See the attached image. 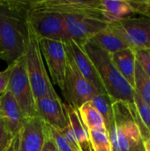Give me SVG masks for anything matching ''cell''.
<instances>
[{"label":"cell","mask_w":150,"mask_h":151,"mask_svg":"<svg viewBox=\"0 0 150 151\" xmlns=\"http://www.w3.org/2000/svg\"><path fill=\"white\" fill-rule=\"evenodd\" d=\"M133 102L141 120L150 132V106L135 91L133 94Z\"/></svg>","instance_id":"24"},{"label":"cell","mask_w":150,"mask_h":151,"mask_svg":"<svg viewBox=\"0 0 150 151\" xmlns=\"http://www.w3.org/2000/svg\"><path fill=\"white\" fill-rule=\"evenodd\" d=\"M7 90L17 101L26 119L36 115L35 99L28 80L23 56L12 63V70Z\"/></svg>","instance_id":"5"},{"label":"cell","mask_w":150,"mask_h":151,"mask_svg":"<svg viewBox=\"0 0 150 151\" xmlns=\"http://www.w3.org/2000/svg\"><path fill=\"white\" fill-rule=\"evenodd\" d=\"M82 49L95 65L105 92L112 102L134 104V89L116 68L111 61V54L91 42H88Z\"/></svg>","instance_id":"2"},{"label":"cell","mask_w":150,"mask_h":151,"mask_svg":"<svg viewBox=\"0 0 150 151\" xmlns=\"http://www.w3.org/2000/svg\"><path fill=\"white\" fill-rule=\"evenodd\" d=\"M27 22L39 39H50L64 43L70 40L66 34L64 16L58 12L34 9L28 13Z\"/></svg>","instance_id":"7"},{"label":"cell","mask_w":150,"mask_h":151,"mask_svg":"<svg viewBox=\"0 0 150 151\" xmlns=\"http://www.w3.org/2000/svg\"><path fill=\"white\" fill-rule=\"evenodd\" d=\"M11 70H12V64L8 65V66L4 71L0 72V97L7 91Z\"/></svg>","instance_id":"27"},{"label":"cell","mask_w":150,"mask_h":151,"mask_svg":"<svg viewBox=\"0 0 150 151\" xmlns=\"http://www.w3.org/2000/svg\"><path fill=\"white\" fill-rule=\"evenodd\" d=\"M144 150L145 151H150V137L144 142Z\"/></svg>","instance_id":"30"},{"label":"cell","mask_w":150,"mask_h":151,"mask_svg":"<svg viewBox=\"0 0 150 151\" xmlns=\"http://www.w3.org/2000/svg\"><path fill=\"white\" fill-rule=\"evenodd\" d=\"M147 51H148V52H149V53L150 54V50H147Z\"/></svg>","instance_id":"33"},{"label":"cell","mask_w":150,"mask_h":151,"mask_svg":"<svg viewBox=\"0 0 150 151\" xmlns=\"http://www.w3.org/2000/svg\"><path fill=\"white\" fill-rule=\"evenodd\" d=\"M100 0H41L34 1V9L58 12L63 15H85L103 20Z\"/></svg>","instance_id":"11"},{"label":"cell","mask_w":150,"mask_h":151,"mask_svg":"<svg viewBox=\"0 0 150 151\" xmlns=\"http://www.w3.org/2000/svg\"><path fill=\"white\" fill-rule=\"evenodd\" d=\"M89 102L102 115V117L104 120L105 127H106V129H108L113 121V109H112L113 102H112V100L110 98V96L107 94L98 93V94L95 95Z\"/></svg>","instance_id":"20"},{"label":"cell","mask_w":150,"mask_h":151,"mask_svg":"<svg viewBox=\"0 0 150 151\" xmlns=\"http://www.w3.org/2000/svg\"><path fill=\"white\" fill-rule=\"evenodd\" d=\"M39 43L50 81L62 89L68 61L65 44L60 41L44 38L39 39Z\"/></svg>","instance_id":"9"},{"label":"cell","mask_w":150,"mask_h":151,"mask_svg":"<svg viewBox=\"0 0 150 151\" xmlns=\"http://www.w3.org/2000/svg\"><path fill=\"white\" fill-rule=\"evenodd\" d=\"M42 151H59L57 150V148L55 146V144L48 138H46V141L44 142V145L42 149Z\"/></svg>","instance_id":"28"},{"label":"cell","mask_w":150,"mask_h":151,"mask_svg":"<svg viewBox=\"0 0 150 151\" xmlns=\"http://www.w3.org/2000/svg\"><path fill=\"white\" fill-rule=\"evenodd\" d=\"M99 11L108 24L131 17L134 13L129 0H100Z\"/></svg>","instance_id":"16"},{"label":"cell","mask_w":150,"mask_h":151,"mask_svg":"<svg viewBox=\"0 0 150 151\" xmlns=\"http://www.w3.org/2000/svg\"><path fill=\"white\" fill-rule=\"evenodd\" d=\"M63 88L61 89L66 104L78 109L83 104L89 102L98 91L82 76L68 55Z\"/></svg>","instance_id":"6"},{"label":"cell","mask_w":150,"mask_h":151,"mask_svg":"<svg viewBox=\"0 0 150 151\" xmlns=\"http://www.w3.org/2000/svg\"><path fill=\"white\" fill-rule=\"evenodd\" d=\"M0 118L4 120L14 136L19 134L27 119L17 101L8 90L0 97Z\"/></svg>","instance_id":"15"},{"label":"cell","mask_w":150,"mask_h":151,"mask_svg":"<svg viewBox=\"0 0 150 151\" xmlns=\"http://www.w3.org/2000/svg\"><path fill=\"white\" fill-rule=\"evenodd\" d=\"M47 138L46 124L37 115L27 118L19 134V151H42Z\"/></svg>","instance_id":"13"},{"label":"cell","mask_w":150,"mask_h":151,"mask_svg":"<svg viewBox=\"0 0 150 151\" xmlns=\"http://www.w3.org/2000/svg\"><path fill=\"white\" fill-rule=\"evenodd\" d=\"M47 128V136L48 138L55 144V146L57 148L59 151H74L71 144L67 142V140L65 138L63 134L60 130L52 127L46 124Z\"/></svg>","instance_id":"23"},{"label":"cell","mask_w":150,"mask_h":151,"mask_svg":"<svg viewBox=\"0 0 150 151\" xmlns=\"http://www.w3.org/2000/svg\"><path fill=\"white\" fill-rule=\"evenodd\" d=\"M7 151H19V134L15 135L11 144L10 145L9 149Z\"/></svg>","instance_id":"29"},{"label":"cell","mask_w":150,"mask_h":151,"mask_svg":"<svg viewBox=\"0 0 150 151\" xmlns=\"http://www.w3.org/2000/svg\"><path fill=\"white\" fill-rule=\"evenodd\" d=\"M109 54L129 48L121 35L110 24L105 29L93 36L90 41Z\"/></svg>","instance_id":"18"},{"label":"cell","mask_w":150,"mask_h":151,"mask_svg":"<svg viewBox=\"0 0 150 151\" xmlns=\"http://www.w3.org/2000/svg\"><path fill=\"white\" fill-rule=\"evenodd\" d=\"M35 111L36 115L39 116L45 124L60 131L69 125L63 102L59 98L58 95L36 99Z\"/></svg>","instance_id":"12"},{"label":"cell","mask_w":150,"mask_h":151,"mask_svg":"<svg viewBox=\"0 0 150 151\" xmlns=\"http://www.w3.org/2000/svg\"><path fill=\"white\" fill-rule=\"evenodd\" d=\"M63 15V14H62ZM66 34L70 40H72L81 48L99 32L103 31L109 25L105 21L85 15H63Z\"/></svg>","instance_id":"10"},{"label":"cell","mask_w":150,"mask_h":151,"mask_svg":"<svg viewBox=\"0 0 150 151\" xmlns=\"http://www.w3.org/2000/svg\"><path fill=\"white\" fill-rule=\"evenodd\" d=\"M136 61L150 77V54L147 50L136 51Z\"/></svg>","instance_id":"26"},{"label":"cell","mask_w":150,"mask_h":151,"mask_svg":"<svg viewBox=\"0 0 150 151\" xmlns=\"http://www.w3.org/2000/svg\"><path fill=\"white\" fill-rule=\"evenodd\" d=\"M135 51L150 50V19L148 17L126 18L110 24Z\"/></svg>","instance_id":"8"},{"label":"cell","mask_w":150,"mask_h":151,"mask_svg":"<svg viewBox=\"0 0 150 151\" xmlns=\"http://www.w3.org/2000/svg\"><path fill=\"white\" fill-rule=\"evenodd\" d=\"M145 4H147L148 5H150V0H145V1H143Z\"/></svg>","instance_id":"32"},{"label":"cell","mask_w":150,"mask_h":151,"mask_svg":"<svg viewBox=\"0 0 150 151\" xmlns=\"http://www.w3.org/2000/svg\"><path fill=\"white\" fill-rule=\"evenodd\" d=\"M27 24V39L24 60L34 99L57 95L49 76L40 48L39 38Z\"/></svg>","instance_id":"3"},{"label":"cell","mask_w":150,"mask_h":151,"mask_svg":"<svg viewBox=\"0 0 150 151\" xmlns=\"http://www.w3.org/2000/svg\"><path fill=\"white\" fill-rule=\"evenodd\" d=\"M89 142L93 151H112L106 128L88 131Z\"/></svg>","instance_id":"22"},{"label":"cell","mask_w":150,"mask_h":151,"mask_svg":"<svg viewBox=\"0 0 150 151\" xmlns=\"http://www.w3.org/2000/svg\"><path fill=\"white\" fill-rule=\"evenodd\" d=\"M113 121L107 129L112 151H145L150 132L141 120L134 104L113 102Z\"/></svg>","instance_id":"1"},{"label":"cell","mask_w":150,"mask_h":151,"mask_svg":"<svg viewBox=\"0 0 150 151\" xmlns=\"http://www.w3.org/2000/svg\"><path fill=\"white\" fill-rule=\"evenodd\" d=\"M0 59H2V60H5L4 52V50H3V48H2L1 42H0Z\"/></svg>","instance_id":"31"},{"label":"cell","mask_w":150,"mask_h":151,"mask_svg":"<svg viewBox=\"0 0 150 151\" xmlns=\"http://www.w3.org/2000/svg\"><path fill=\"white\" fill-rule=\"evenodd\" d=\"M77 110L80 119L88 131L106 128L102 115L90 102L83 104Z\"/></svg>","instance_id":"19"},{"label":"cell","mask_w":150,"mask_h":151,"mask_svg":"<svg viewBox=\"0 0 150 151\" xmlns=\"http://www.w3.org/2000/svg\"><path fill=\"white\" fill-rule=\"evenodd\" d=\"M14 137L4 120L0 118V151H7Z\"/></svg>","instance_id":"25"},{"label":"cell","mask_w":150,"mask_h":151,"mask_svg":"<svg viewBox=\"0 0 150 151\" xmlns=\"http://www.w3.org/2000/svg\"><path fill=\"white\" fill-rule=\"evenodd\" d=\"M111 58L116 68L121 73V75L133 88L136 65V51L131 48H127L111 54Z\"/></svg>","instance_id":"17"},{"label":"cell","mask_w":150,"mask_h":151,"mask_svg":"<svg viewBox=\"0 0 150 151\" xmlns=\"http://www.w3.org/2000/svg\"><path fill=\"white\" fill-rule=\"evenodd\" d=\"M27 39V21L0 5V42L5 62L14 63L24 55Z\"/></svg>","instance_id":"4"},{"label":"cell","mask_w":150,"mask_h":151,"mask_svg":"<svg viewBox=\"0 0 150 151\" xmlns=\"http://www.w3.org/2000/svg\"><path fill=\"white\" fill-rule=\"evenodd\" d=\"M133 89L150 106V77L137 61L135 65Z\"/></svg>","instance_id":"21"},{"label":"cell","mask_w":150,"mask_h":151,"mask_svg":"<svg viewBox=\"0 0 150 151\" xmlns=\"http://www.w3.org/2000/svg\"><path fill=\"white\" fill-rule=\"evenodd\" d=\"M65 44L68 55L71 57L82 76L98 91V93L106 94L95 67L84 50L72 40L67 41Z\"/></svg>","instance_id":"14"}]
</instances>
